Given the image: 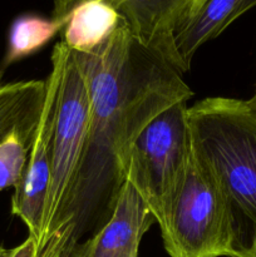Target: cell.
<instances>
[{
    "label": "cell",
    "instance_id": "cell-1",
    "mask_svg": "<svg viewBox=\"0 0 256 257\" xmlns=\"http://www.w3.org/2000/svg\"><path fill=\"white\" fill-rule=\"evenodd\" d=\"M90 98L87 145L69 208L77 242L107 223L125 182L128 156L143 128L193 92L167 60L123 23L105 44L75 53Z\"/></svg>",
    "mask_w": 256,
    "mask_h": 257
},
{
    "label": "cell",
    "instance_id": "cell-2",
    "mask_svg": "<svg viewBox=\"0 0 256 257\" xmlns=\"http://www.w3.org/2000/svg\"><path fill=\"white\" fill-rule=\"evenodd\" d=\"M192 156L256 231V105L210 97L187 109Z\"/></svg>",
    "mask_w": 256,
    "mask_h": 257
},
{
    "label": "cell",
    "instance_id": "cell-3",
    "mask_svg": "<svg viewBox=\"0 0 256 257\" xmlns=\"http://www.w3.org/2000/svg\"><path fill=\"white\" fill-rule=\"evenodd\" d=\"M52 65L58 73L50 152L52 176L38 252L55 231L72 222L69 208L84 156L90 120L89 92L75 53L63 42H58L53 48Z\"/></svg>",
    "mask_w": 256,
    "mask_h": 257
},
{
    "label": "cell",
    "instance_id": "cell-4",
    "mask_svg": "<svg viewBox=\"0 0 256 257\" xmlns=\"http://www.w3.org/2000/svg\"><path fill=\"white\" fill-rule=\"evenodd\" d=\"M187 109V100H182L156 115L128 156L125 181L145 201L160 228L167 222L187 176L192 151Z\"/></svg>",
    "mask_w": 256,
    "mask_h": 257
},
{
    "label": "cell",
    "instance_id": "cell-5",
    "mask_svg": "<svg viewBox=\"0 0 256 257\" xmlns=\"http://www.w3.org/2000/svg\"><path fill=\"white\" fill-rule=\"evenodd\" d=\"M161 235L170 257H238L243 246L232 206L192 151L182 191Z\"/></svg>",
    "mask_w": 256,
    "mask_h": 257
},
{
    "label": "cell",
    "instance_id": "cell-6",
    "mask_svg": "<svg viewBox=\"0 0 256 257\" xmlns=\"http://www.w3.org/2000/svg\"><path fill=\"white\" fill-rule=\"evenodd\" d=\"M58 90V73L52 65L45 79V97L35 131L34 142L23 178L14 188L12 197V213L23 221L29 237L39 243L44 223L45 207L50 187V152L55 100Z\"/></svg>",
    "mask_w": 256,
    "mask_h": 257
},
{
    "label": "cell",
    "instance_id": "cell-7",
    "mask_svg": "<svg viewBox=\"0 0 256 257\" xmlns=\"http://www.w3.org/2000/svg\"><path fill=\"white\" fill-rule=\"evenodd\" d=\"M124 19L131 33L165 58L181 74L186 73L175 45L178 30L205 0H104Z\"/></svg>",
    "mask_w": 256,
    "mask_h": 257
},
{
    "label": "cell",
    "instance_id": "cell-8",
    "mask_svg": "<svg viewBox=\"0 0 256 257\" xmlns=\"http://www.w3.org/2000/svg\"><path fill=\"white\" fill-rule=\"evenodd\" d=\"M153 222L145 201L125 181L107 223L78 243L70 257H138L142 237Z\"/></svg>",
    "mask_w": 256,
    "mask_h": 257
},
{
    "label": "cell",
    "instance_id": "cell-9",
    "mask_svg": "<svg viewBox=\"0 0 256 257\" xmlns=\"http://www.w3.org/2000/svg\"><path fill=\"white\" fill-rule=\"evenodd\" d=\"M52 18L62 24L60 42L79 54L102 47L124 23L104 0H54Z\"/></svg>",
    "mask_w": 256,
    "mask_h": 257
},
{
    "label": "cell",
    "instance_id": "cell-10",
    "mask_svg": "<svg viewBox=\"0 0 256 257\" xmlns=\"http://www.w3.org/2000/svg\"><path fill=\"white\" fill-rule=\"evenodd\" d=\"M256 7V0H205L175 37L178 58L187 72L197 50L217 38L237 18Z\"/></svg>",
    "mask_w": 256,
    "mask_h": 257
},
{
    "label": "cell",
    "instance_id": "cell-11",
    "mask_svg": "<svg viewBox=\"0 0 256 257\" xmlns=\"http://www.w3.org/2000/svg\"><path fill=\"white\" fill-rule=\"evenodd\" d=\"M45 97V80H22L0 87V142L29 118L39 115Z\"/></svg>",
    "mask_w": 256,
    "mask_h": 257
},
{
    "label": "cell",
    "instance_id": "cell-12",
    "mask_svg": "<svg viewBox=\"0 0 256 257\" xmlns=\"http://www.w3.org/2000/svg\"><path fill=\"white\" fill-rule=\"evenodd\" d=\"M62 30V24L53 18L35 14L18 17L10 25L4 67L22 60L47 45Z\"/></svg>",
    "mask_w": 256,
    "mask_h": 257
},
{
    "label": "cell",
    "instance_id": "cell-13",
    "mask_svg": "<svg viewBox=\"0 0 256 257\" xmlns=\"http://www.w3.org/2000/svg\"><path fill=\"white\" fill-rule=\"evenodd\" d=\"M39 115L18 124L0 142V191L17 187L23 178L34 142Z\"/></svg>",
    "mask_w": 256,
    "mask_h": 257
},
{
    "label": "cell",
    "instance_id": "cell-14",
    "mask_svg": "<svg viewBox=\"0 0 256 257\" xmlns=\"http://www.w3.org/2000/svg\"><path fill=\"white\" fill-rule=\"evenodd\" d=\"M37 243L32 237L28 236L24 242L9 250L8 257H37Z\"/></svg>",
    "mask_w": 256,
    "mask_h": 257
},
{
    "label": "cell",
    "instance_id": "cell-15",
    "mask_svg": "<svg viewBox=\"0 0 256 257\" xmlns=\"http://www.w3.org/2000/svg\"><path fill=\"white\" fill-rule=\"evenodd\" d=\"M238 257H256V231L252 232L248 242L240 248Z\"/></svg>",
    "mask_w": 256,
    "mask_h": 257
},
{
    "label": "cell",
    "instance_id": "cell-16",
    "mask_svg": "<svg viewBox=\"0 0 256 257\" xmlns=\"http://www.w3.org/2000/svg\"><path fill=\"white\" fill-rule=\"evenodd\" d=\"M8 253H9V250L0 243V257H8Z\"/></svg>",
    "mask_w": 256,
    "mask_h": 257
},
{
    "label": "cell",
    "instance_id": "cell-17",
    "mask_svg": "<svg viewBox=\"0 0 256 257\" xmlns=\"http://www.w3.org/2000/svg\"><path fill=\"white\" fill-rule=\"evenodd\" d=\"M251 102H252L253 103V104H255L256 105V92H255V94H253V97L252 98H251Z\"/></svg>",
    "mask_w": 256,
    "mask_h": 257
},
{
    "label": "cell",
    "instance_id": "cell-18",
    "mask_svg": "<svg viewBox=\"0 0 256 257\" xmlns=\"http://www.w3.org/2000/svg\"><path fill=\"white\" fill-rule=\"evenodd\" d=\"M2 78H3V70H0V87H2Z\"/></svg>",
    "mask_w": 256,
    "mask_h": 257
}]
</instances>
